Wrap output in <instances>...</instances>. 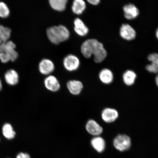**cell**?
I'll use <instances>...</instances> for the list:
<instances>
[{
    "instance_id": "cell-1",
    "label": "cell",
    "mask_w": 158,
    "mask_h": 158,
    "mask_svg": "<svg viewBox=\"0 0 158 158\" xmlns=\"http://www.w3.org/2000/svg\"><path fill=\"white\" fill-rule=\"evenodd\" d=\"M81 52L86 58H90L92 55L96 63L103 62L107 55V52L102 43L96 39H89L85 41L81 47Z\"/></svg>"
},
{
    "instance_id": "cell-2",
    "label": "cell",
    "mask_w": 158,
    "mask_h": 158,
    "mask_svg": "<svg viewBox=\"0 0 158 158\" xmlns=\"http://www.w3.org/2000/svg\"><path fill=\"white\" fill-rule=\"evenodd\" d=\"M47 34L49 40L55 44L67 40L70 36L68 29L62 25L49 27L47 29Z\"/></svg>"
},
{
    "instance_id": "cell-3",
    "label": "cell",
    "mask_w": 158,
    "mask_h": 158,
    "mask_svg": "<svg viewBox=\"0 0 158 158\" xmlns=\"http://www.w3.org/2000/svg\"><path fill=\"white\" fill-rule=\"evenodd\" d=\"M131 138L126 134H119L114 138L113 145L116 149L120 152H124L131 147Z\"/></svg>"
},
{
    "instance_id": "cell-4",
    "label": "cell",
    "mask_w": 158,
    "mask_h": 158,
    "mask_svg": "<svg viewBox=\"0 0 158 158\" xmlns=\"http://www.w3.org/2000/svg\"><path fill=\"white\" fill-rule=\"evenodd\" d=\"M16 45L13 41L9 40L0 44V52H4L9 56L10 60L14 61L18 57V53L15 50Z\"/></svg>"
},
{
    "instance_id": "cell-5",
    "label": "cell",
    "mask_w": 158,
    "mask_h": 158,
    "mask_svg": "<svg viewBox=\"0 0 158 158\" xmlns=\"http://www.w3.org/2000/svg\"><path fill=\"white\" fill-rule=\"evenodd\" d=\"M120 35L122 39L127 41H131L135 38L136 31L131 25L124 23L120 27Z\"/></svg>"
},
{
    "instance_id": "cell-6",
    "label": "cell",
    "mask_w": 158,
    "mask_h": 158,
    "mask_svg": "<svg viewBox=\"0 0 158 158\" xmlns=\"http://www.w3.org/2000/svg\"><path fill=\"white\" fill-rule=\"evenodd\" d=\"M64 66L66 70L72 72L76 70L79 68L80 61L76 56L73 55H69L64 59Z\"/></svg>"
},
{
    "instance_id": "cell-7",
    "label": "cell",
    "mask_w": 158,
    "mask_h": 158,
    "mask_svg": "<svg viewBox=\"0 0 158 158\" xmlns=\"http://www.w3.org/2000/svg\"><path fill=\"white\" fill-rule=\"evenodd\" d=\"M85 128L88 133L94 137L100 136L103 132V128L93 119L88 120L86 123Z\"/></svg>"
},
{
    "instance_id": "cell-8",
    "label": "cell",
    "mask_w": 158,
    "mask_h": 158,
    "mask_svg": "<svg viewBox=\"0 0 158 158\" xmlns=\"http://www.w3.org/2000/svg\"><path fill=\"white\" fill-rule=\"evenodd\" d=\"M101 116L104 122L111 123L117 119L118 113L117 110L114 108H105L102 110Z\"/></svg>"
},
{
    "instance_id": "cell-9",
    "label": "cell",
    "mask_w": 158,
    "mask_h": 158,
    "mask_svg": "<svg viewBox=\"0 0 158 158\" xmlns=\"http://www.w3.org/2000/svg\"><path fill=\"white\" fill-rule=\"evenodd\" d=\"M123 11L124 17L128 20L136 18L139 14V9L135 5L132 3L124 5L123 7Z\"/></svg>"
},
{
    "instance_id": "cell-10",
    "label": "cell",
    "mask_w": 158,
    "mask_h": 158,
    "mask_svg": "<svg viewBox=\"0 0 158 158\" xmlns=\"http://www.w3.org/2000/svg\"><path fill=\"white\" fill-rule=\"evenodd\" d=\"M44 86L47 90L52 92L58 91L60 88L59 81L54 76H49L45 78Z\"/></svg>"
},
{
    "instance_id": "cell-11",
    "label": "cell",
    "mask_w": 158,
    "mask_h": 158,
    "mask_svg": "<svg viewBox=\"0 0 158 158\" xmlns=\"http://www.w3.org/2000/svg\"><path fill=\"white\" fill-rule=\"evenodd\" d=\"M148 59L151 64L146 66V69L148 72L156 74L158 73V54L153 53L150 54L148 56Z\"/></svg>"
},
{
    "instance_id": "cell-12",
    "label": "cell",
    "mask_w": 158,
    "mask_h": 158,
    "mask_svg": "<svg viewBox=\"0 0 158 158\" xmlns=\"http://www.w3.org/2000/svg\"><path fill=\"white\" fill-rule=\"evenodd\" d=\"M55 69L54 63L48 59H44L39 64V70L41 74L47 75L50 74Z\"/></svg>"
},
{
    "instance_id": "cell-13",
    "label": "cell",
    "mask_w": 158,
    "mask_h": 158,
    "mask_svg": "<svg viewBox=\"0 0 158 158\" xmlns=\"http://www.w3.org/2000/svg\"><path fill=\"white\" fill-rule=\"evenodd\" d=\"M67 87L69 92L74 95L80 94L83 88V85L80 81L70 80L67 83Z\"/></svg>"
},
{
    "instance_id": "cell-14",
    "label": "cell",
    "mask_w": 158,
    "mask_h": 158,
    "mask_svg": "<svg viewBox=\"0 0 158 158\" xmlns=\"http://www.w3.org/2000/svg\"><path fill=\"white\" fill-rule=\"evenodd\" d=\"M74 30L77 34L84 36L88 34L89 29L81 19L77 18L74 21Z\"/></svg>"
},
{
    "instance_id": "cell-15",
    "label": "cell",
    "mask_w": 158,
    "mask_h": 158,
    "mask_svg": "<svg viewBox=\"0 0 158 158\" xmlns=\"http://www.w3.org/2000/svg\"><path fill=\"white\" fill-rule=\"evenodd\" d=\"M99 78L102 83L106 85L110 84L113 81L114 74L110 69H104L100 71L99 74Z\"/></svg>"
},
{
    "instance_id": "cell-16",
    "label": "cell",
    "mask_w": 158,
    "mask_h": 158,
    "mask_svg": "<svg viewBox=\"0 0 158 158\" xmlns=\"http://www.w3.org/2000/svg\"><path fill=\"white\" fill-rule=\"evenodd\" d=\"M91 144L93 148L98 153L104 151L106 147L105 141L100 136L94 137L91 140Z\"/></svg>"
},
{
    "instance_id": "cell-17",
    "label": "cell",
    "mask_w": 158,
    "mask_h": 158,
    "mask_svg": "<svg viewBox=\"0 0 158 158\" xmlns=\"http://www.w3.org/2000/svg\"><path fill=\"white\" fill-rule=\"evenodd\" d=\"M6 82L11 85H15L19 81V76L17 72L13 69H10L7 71L5 74Z\"/></svg>"
},
{
    "instance_id": "cell-18",
    "label": "cell",
    "mask_w": 158,
    "mask_h": 158,
    "mask_svg": "<svg viewBox=\"0 0 158 158\" xmlns=\"http://www.w3.org/2000/svg\"><path fill=\"white\" fill-rule=\"evenodd\" d=\"M122 77L124 83L129 86L134 84L137 76L134 71L128 70L124 73Z\"/></svg>"
},
{
    "instance_id": "cell-19",
    "label": "cell",
    "mask_w": 158,
    "mask_h": 158,
    "mask_svg": "<svg viewBox=\"0 0 158 158\" xmlns=\"http://www.w3.org/2000/svg\"><path fill=\"white\" fill-rule=\"evenodd\" d=\"M86 8V3L83 0H75L73 2L72 10L75 14H81L85 10Z\"/></svg>"
},
{
    "instance_id": "cell-20",
    "label": "cell",
    "mask_w": 158,
    "mask_h": 158,
    "mask_svg": "<svg viewBox=\"0 0 158 158\" xmlns=\"http://www.w3.org/2000/svg\"><path fill=\"white\" fill-rule=\"evenodd\" d=\"M68 1L67 0H50L49 4L53 9L59 11H64L66 9Z\"/></svg>"
},
{
    "instance_id": "cell-21",
    "label": "cell",
    "mask_w": 158,
    "mask_h": 158,
    "mask_svg": "<svg viewBox=\"0 0 158 158\" xmlns=\"http://www.w3.org/2000/svg\"><path fill=\"white\" fill-rule=\"evenodd\" d=\"M11 33L10 29L0 24V44L8 41Z\"/></svg>"
},
{
    "instance_id": "cell-22",
    "label": "cell",
    "mask_w": 158,
    "mask_h": 158,
    "mask_svg": "<svg viewBox=\"0 0 158 158\" xmlns=\"http://www.w3.org/2000/svg\"><path fill=\"white\" fill-rule=\"evenodd\" d=\"M2 133L4 136L8 139H13L16 134L12 126L9 123H6L4 125L2 128Z\"/></svg>"
},
{
    "instance_id": "cell-23",
    "label": "cell",
    "mask_w": 158,
    "mask_h": 158,
    "mask_svg": "<svg viewBox=\"0 0 158 158\" xmlns=\"http://www.w3.org/2000/svg\"><path fill=\"white\" fill-rule=\"evenodd\" d=\"M10 11L7 5L3 2H0V17L6 18L9 16Z\"/></svg>"
},
{
    "instance_id": "cell-24",
    "label": "cell",
    "mask_w": 158,
    "mask_h": 158,
    "mask_svg": "<svg viewBox=\"0 0 158 158\" xmlns=\"http://www.w3.org/2000/svg\"><path fill=\"white\" fill-rule=\"evenodd\" d=\"M0 60L4 63H7L10 60L8 55L4 52H0Z\"/></svg>"
},
{
    "instance_id": "cell-25",
    "label": "cell",
    "mask_w": 158,
    "mask_h": 158,
    "mask_svg": "<svg viewBox=\"0 0 158 158\" xmlns=\"http://www.w3.org/2000/svg\"><path fill=\"white\" fill-rule=\"evenodd\" d=\"M16 158H31V157L28 154L20 153L17 155Z\"/></svg>"
},
{
    "instance_id": "cell-26",
    "label": "cell",
    "mask_w": 158,
    "mask_h": 158,
    "mask_svg": "<svg viewBox=\"0 0 158 158\" xmlns=\"http://www.w3.org/2000/svg\"><path fill=\"white\" fill-rule=\"evenodd\" d=\"M88 2L93 5H97L100 3V0H88Z\"/></svg>"
},
{
    "instance_id": "cell-27",
    "label": "cell",
    "mask_w": 158,
    "mask_h": 158,
    "mask_svg": "<svg viewBox=\"0 0 158 158\" xmlns=\"http://www.w3.org/2000/svg\"><path fill=\"white\" fill-rule=\"evenodd\" d=\"M155 82L157 86L158 87V75L155 78Z\"/></svg>"
},
{
    "instance_id": "cell-28",
    "label": "cell",
    "mask_w": 158,
    "mask_h": 158,
    "mask_svg": "<svg viewBox=\"0 0 158 158\" xmlns=\"http://www.w3.org/2000/svg\"><path fill=\"white\" fill-rule=\"evenodd\" d=\"M156 36L158 40V28L157 29L156 31Z\"/></svg>"
},
{
    "instance_id": "cell-29",
    "label": "cell",
    "mask_w": 158,
    "mask_h": 158,
    "mask_svg": "<svg viewBox=\"0 0 158 158\" xmlns=\"http://www.w3.org/2000/svg\"><path fill=\"white\" fill-rule=\"evenodd\" d=\"M2 84L1 79H0V91L2 90Z\"/></svg>"
}]
</instances>
